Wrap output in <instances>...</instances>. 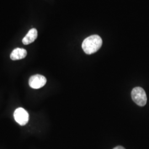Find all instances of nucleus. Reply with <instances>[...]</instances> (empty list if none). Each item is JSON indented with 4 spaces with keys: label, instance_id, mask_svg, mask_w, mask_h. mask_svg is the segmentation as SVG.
<instances>
[{
    "label": "nucleus",
    "instance_id": "obj_5",
    "mask_svg": "<svg viewBox=\"0 0 149 149\" xmlns=\"http://www.w3.org/2000/svg\"><path fill=\"white\" fill-rule=\"evenodd\" d=\"M27 55V50L23 48H16L11 53L10 58L12 60L24 59Z\"/></svg>",
    "mask_w": 149,
    "mask_h": 149
},
{
    "label": "nucleus",
    "instance_id": "obj_4",
    "mask_svg": "<svg viewBox=\"0 0 149 149\" xmlns=\"http://www.w3.org/2000/svg\"><path fill=\"white\" fill-rule=\"evenodd\" d=\"M47 83V79L43 75L35 74L31 76L29 80V86L33 89H39Z\"/></svg>",
    "mask_w": 149,
    "mask_h": 149
},
{
    "label": "nucleus",
    "instance_id": "obj_1",
    "mask_svg": "<svg viewBox=\"0 0 149 149\" xmlns=\"http://www.w3.org/2000/svg\"><path fill=\"white\" fill-rule=\"evenodd\" d=\"M102 39L98 35H92L84 40L82 48L87 54H92L97 52L102 45Z\"/></svg>",
    "mask_w": 149,
    "mask_h": 149
},
{
    "label": "nucleus",
    "instance_id": "obj_6",
    "mask_svg": "<svg viewBox=\"0 0 149 149\" xmlns=\"http://www.w3.org/2000/svg\"><path fill=\"white\" fill-rule=\"evenodd\" d=\"M37 37L38 32L37 29L35 28L31 29L23 39L22 43L24 45H28L34 42Z\"/></svg>",
    "mask_w": 149,
    "mask_h": 149
},
{
    "label": "nucleus",
    "instance_id": "obj_3",
    "mask_svg": "<svg viewBox=\"0 0 149 149\" xmlns=\"http://www.w3.org/2000/svg\"><path fill=\"white\" fill-rule=\"evenodd\" d=\"M13 116L16 122L22 126L26 125L29 121V114L27 111L23 108L16 109L14 112Z\"/></svg>",
    "mask_w": 149,
    "mask_h": 149
},
{
    "label": "nucleus",
    "instance_id": "obj_7",
    "mask_svg": "<svg viewBox=\"0 0 149 149\" xmlns=\"http://www.w3.org/2000/svg\"><path fill=\"white\" fill-rule=\"evenodd\" d=\"M113 149H125L124 147H123V146H117V147H116V148H114Z\"/></svg>",
    "mask_w": 149,
    "mask_h": 149
},
{
    "label": "nucleus",
    "instance_id": "obj_2",
    "mask_svg": "<svg viewBox=\"0 0 149 149\" xmlns=\"http://www.w3.org/2000/svg\"><path fill=\"white\" fill-rule=\"evenodd\" d=\"M132 98L133 101L139 106H145L147 102V96L145 91L141 87H135L132 91Z\"/></svg>",
    "mask_w": 149,
    "mask_h": 149
}]
</instances>
